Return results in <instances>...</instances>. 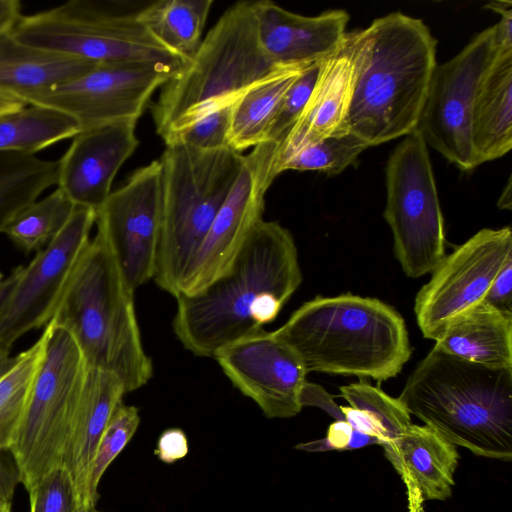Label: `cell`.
Returning <instances> with one entry per match:
<instances>
[{
  "label": "cell",
  "instance_id": "obj_1",
  "mask_svg": "<svg viewBox=\"0 0 512 512\" xmlns=\"http://www.w3.org/2000/svg\"><path fill=\"white\" fill-rule=\"evenodd\" d=\"M301 282L292 234L262 219L223 274L200 292L175 298L173 331L186 350L213 357L273 322Z\"/></svg>",
  "mask_w": 512,
  "mask_h": 512
},
{
  "label": "cell",
  "instance_id": "obj_2",
  "mask_svg": "<svg viewBox=\"0 0 512 512\" xmlns=\"http://www.w3.org/2000/svg\"><path fill=\"white\" fill-rule=\"evenodd\" d=\"M356 76L348 132L369 147L417 129L437 41L420 19L394 12L352 32Z\"/></svg>",
  "mask_w": 512,
  "mask_h": 512
},
{
  "label": "cell",
  "instance_id": "obj_3",
  "mask_svg": "<svg viewBox=\"0 0 512 512\" xmlns=\"http://www.w3.org/2000/svg\"><path fill=\"white\" fill-rule=\"evenodd\" d=\"M272 332L307 373L386 381L402 371L412 354L403 317L379 299L351 293L317 296Z\"/></svg>",
  "mask_w": 512,
  "mask_h": 512
},
{
  "label": "cell",
  "instance_id": "obj_4",
  "mask_svg": "<svg viewBox=\"0 0 512 512\" xmlns=\"http://www.w3.org/2000/svg\"><path fill=\"white\" fill-rule=\"evenodd\" d=\"M398 399L451 444L512 460V368L483 366L433 348Z\"/></svg>",
  "mask_w": 512,
  "mask_h": 512
},
{
  "label": "cell",
  "instance_id": "obj_5",
  "mask_svg": "<svg viewBox=\"0 0 512 512\" xmlns=\"http://www.w3.org/2000/svg\"><path fill=\"white\" fill-rule=\"evenodd\" d=\"M134 292L96 233L50 320L72 336L88 368L115 374L127 393L143 387L153 376L136 318Z\"/></svg>",
  "mask_w": 512,
  "mask_h": 512
},
{
  "label": "cell",
  "instance_id": "obj_6",
  "mask_svg": "<svg viewBox=\"0 0 512 512\" xmlns=\"http://www.w3.org/2000/svg\"><path fill=\"white\" fill-rule=\"evenodd\" d=\"M263 51L253 2L228 8L162 87L152 114L163 139L235 101L277 67Z\"/></svg>",
  "mask_w": 512,
  "mask_h": 512
},
{
  "label": "cell",
  "instance_id": "obj_7",
  "mask_svg": "<svg viewBox=\"0 0 512 512\" xmlns=\"http://www.w3.org/2000/svg\"><path fill=\"white\" fill-rule=\"evenodd\" d=\"M225 147L167 144L161 166V223L153 280L176 297L180 279L205 239L244 163Z\"/></svg>",
  "mask_w": 512,
  "mask_h": 512
},
{
  "label": "cell",
  "instance_id": "obj_8",
  "mask_svg": "<svg viewBox=\"0 0 512 512\" xmlns=\"http://www.w3.org/2000/svg\"><path fill=\"white\" fill-rule=\"evenodd\" d=\"M128 2L71 0L21 16L11 35L20 43L94 63H158L182 68L188 61L160 43Z\"/></svg>",
  "mask_w": 512,
  "mask_h": 512
},
{
  "label": "cell",
  "instance_id": "obj_9",
  "mask_svg": "<svg viewBox=\"0 0 512 512\" xmlns=\"http://www.w3.org/2000/svg\"><path fill=\"white\" fill-rule=\"evenodd\" d=\"M44 328V358L9 447L28 492L62 465L88 371L69 333L50 322Z\"/></svg>",
  "mask_w": 512,
  "mask_h": 512
},
{
  "label": "cell",
  "instance_id": "obj_10",
  "mask_svg": "<svg viewBox=\"0 0 512 512\" xmlns=\"http://www.w3.org/2000/svg\"><path fill=\"white\" fill-rule=\"evenodd\" d=\"M386 190L383 216L402 270L410 278L432 273L445 256L444 221L427 144L418 130L392 151Z\"/></svg>",
  "mask_w": 512,
  "mask_h": 512
},
{
  "label": "cell",
  "instance_id": "obj_11",
  "mask_svg": "<svg viewBox=\"0 0 512 512\" xmlns=\"http://www.w3.org/2000/svg\"><path fill=\"white\" fill-rule=\"evenodd\" d=\"M512 258V230L484 228L457 246L432 272L414 305L422 335L436 340L455 320L480 305Z\"/></svg>",
  "mask_w": 512,
  "mask_h": 512
},
{
  "label": "cell",
  "instance_id": "obj_12",
  "mask_svg": "<svg viewBox=\"0 0 512 512\" xmlns=\"http://www.w3.org/2000/svg\"><path fill=\"white\" fill-rule=\"evenodd\" d=\"M495 52L491 26L450 60L437 64L416 129L426 144L461 170L478 166L471 137L472 108Z\"/></svg>",
  "mask_w": 512,
  "mask_h": 512
},
{
  "label": "cell",
  "instance_id": "obj_13",
  "mask_svg": "<svg viewBox=\"0 0 512 512\" xmlns=\"http://www.w3.org/2000/svg\"><path fill=\"white\" fill-rule=\"evenodd\" d=\"M180 69L158 63H100L73 80L30 96L26 103L66 113L81 130L137 122L153 93Z\"/></svg>",
  "mask_w": 512,
  "mask_h": 512
},
{
  "label": "cell",
  "instance_id": "obj_14",
  "mask_svg": "<svg viewBox=\"0 0 512 512\" xmlns=\"http://www.w3.org/2000/svg\"><path fill=\"white\" fill-rule=\"evenodd\" d=\"M278 148L277 143L265 141L244 156L230 193L180 279L177 296L194 295L223 274L263 219L265 194L276 178Z\"/></svg>",
  "mask_w": 512,
  "mask_h": 512
},
{
  "label": "cell",
  "instance_id": "obj_15",
  "mask_svg": "<svg viewBox=\"0 0 512 512\" xmlns=\"http://www.w3.org/2000/svg\"><path fill=\"white\" fill-rule=\"evenodd\" d=\"M95 223L132 290L153 279L161 223L159 160L138 168L111 191Z\"/></svg>",
  "mask_w": 512,
  "mask_h": 512
},
{
  "label": "cell",
  "instance_id": "obj_16",
  "mask_svg": "<svg viewBox=\"0 0 512 512\" xmlns=\"http://www.w3.org/2000/svg\"><path fill=\"white\" fill-rule=\"evenodd\" d=\"M95 221L93 209L75 206L61 232L24 266L0 320V346L11 348L22 335L50 322Z\"/></svg>",
  "mask_w": 512,
  "mask_h": 512
},
{
  "label": "cell",
  "instance_id": "obj_17",
  "mask_svg": "<svg viewBox=\"0 0 512 512\" xmlns=\"http://www.w3.org/2000/svg\"><path fill=\"white\" fill-rule=\"evenodd\" d=\"M223 373L268 418H289L301 409L307 371L273 332L261 329L219 349L213 356Z\"/></svg>",
  "mask_w": 512,
  "mask_h": 512
},
{
  "label": "cell",
  "instance_id": "obj_18",
  "mask_svg": "<svg viewBox=\"0 0 512 512\" xmlns=\"http://www.w3.org/2000/svg\"><path fill=\"white\" fill-rule=\"evenodd\" d=\"M137 122L121 121L81 130L58 160L59 188L75 206L93 209L104 204L118 170L139 140Z\"/></svg>",
  "mask_w": 512,
  "mask_h": 512
},
{
  "label": "cell",
  "instance_id": "obj_19",
  "mask_svg": "<svg viewBox=\"0 0 512 512\" xmlns=\"http://www.w3.org/2000/svg\"><path fill=\"white\" fill-rule=\"evenodd\" d=\"M260 45L276 65L310 64L334 53L343 43L349 15L331 10L303 16L265 0L253 2Z\"/></svg>",
  "mask_w": 512,
  "mask_h": 512
},
{
  "label": "cell",
  "instance_id": "obj_20",
  "mask_svg": "<svg viewBox=\"0 0 512 512\" xmlns=\"http://www.w3.org/2000/svg\"><path fill=\"white\" fill-rule=\"evenodd\" d=\"M356 76L352 32L342 45L319 63L310 97L297 122L278 148L276 164L296 148L349 133L346 122Z\"/></svg>",
  "mask_w": 512,
  "mask_h": 512
},
{
  "label": "cell",
  "instance_id": "obj_21",
  "mask_svg": "<svg viewBox=\"0 0 512 512\" xmlns=\"http://www.w3.org/2000/svg\"><path fill=\"white\" fill-rule=\"evenodd\" d=\"M383 448L406 487L408 512H424L426 501L451 496L459 453L434 429L411 424Z\"/></svg>",
  "mask_w": 512,
  "mask_h": 512
},
{
  "label": "cell",
  "instance_id": "obj_22",
  "mask_svg": "<svg viewBox=\"0 0 512 512\" xmlns=\"http://www.w3.org/2000/svg\"><path fill=\"white\" fill-rule=\"evenodd\" d=\"M126 393L115 374L88 368L62 459L75 484L80 510L96 507L88 491L92 462L100 438Z\"/></svg>",
  "mask_w": 512,
  "mask_h": 512
},
{
  "label": "cell",
  "instance_id": "obj_23",
  "mask_svg": "<svg viewBox=\"0 0 512 512\" xmlns=\"http://www.w3.org/2000/svg\"><path fill=\"white\" fill-rule=\"evenodd\" d=\"M471 137L477 164L498 159L512 148V52L497 53L475 95Z\"/></svg>",
  "mask_w": 512,
  "mask_h": 512
},
{
  "label": "cell",
  "instance_id": "obj_24",
  "mask_svg": "<svg viewBox=\"0 0 512 512\" xmlns=\"http://www.w3.org/2000/svg\"><path fill=\"white\" fill-rule=\"evenodd\" d=\"M97 64L20 43L10 31L0 35V92L25 103L30 96L73 80Z\"/></svg>",
  "mask_w": 512,
  "mask_h": 512
},
{
  "label": "cell",
  "instance_id": "obj_25",
  "mask_svg": "<svg viewBox=\"0 0 512 512\" xmlns=\"http://www.w3.org/2000/svg\"><path fill=\"white\" fill-rule=\"evenodd\" d=\"M435 349L492 368H512V313L485 303L451 323Z\"/></svg>",
  "mask_w": 512,
  "mask_h": 512
},
{
  "label": "cell",
  "instance_id": "obj_26",
  "mask_svg": "<svg viewBox=\"0 0 512 512\" xmlns=\"http://www.w3.org/2000/svg\"><path fill=\"white\" fill-rule=\"evenodd\" d=\"M311 64L279 66L235 101L231 114L229 147L242 153L265 142L267 129L284 94Z\"/></svg>",
  "mask_w": 512,
  "mask_h": 512
},
{
  "label": "cell",
  "instance_id": "obj_27",
  "mask_svg": "<svg viewBox=\"0 0 512 512\" xmlns=\"http://www.w3.org/2000/svg\"><path fill=\"white\" fill-rule=\"evenodd\" d=\"M212 0H160L146 3L137 17L164 46L189 61L197 51Z\"/></svg>",
  "mask_w": 512,
  "mask_h": 512
},
{
  "label": "cell",
  "instance_id": "obj_28",
  "mask_svg": "<svg viewBox=\"0 0 512 512\" xmlns=\"http://www.w3.org/2000/svg\"><path fill=\"white\" fill-rule=\"evenodd\" d=\"M80 131V124L72 116L28 104L0 115V152L34 155Z\"/></svg>",
  "mask_w": 512,
  "mask_h": 512
},
{
  "label": "cell",
  "instance_id": "obj_29",
  "mask_svg": "<svg viewBox=\"0 0 512 512\" xmlns=\"http://www.w3.org/2000/svg\"><path fill=\"white\" fill-rule=\"evenodd\" d=\"M58 160L0 152V233L46 189L57 185Z\"/></svg>",
  "mask_w": 512,
  "mask_h": 512
},
{
  "label": "cell",
  "instance_id": "obj_30",
  "mask_svg": "<svg viewBox=\"0 0 512 512\" xmlns=\"http://www.w3.org/2000/svg\"><path fill=\"white\" fill-rule=\"evenodd\" d=\"M46 336L12 355L0 346V449H9L44 358Z\"/></svg>",
  "mask_w": 512,
  "mask_h": 512
},
{
  "label": "cell",
  "instance_id": "obj_31",
  "mask_svg": "<svg viewBox=\"0 0 512 512\" xmlns=\"http://www.w3.org/2000/svg\"><path fill=\"white\" fill-rule=\"evenodd\" d=\"M74 208L72 201L57 188L24 208L4 233L23 251L38 252L61 232Z\"/></svg>",
  "mask_w": 512,
  "mask_h": 512
},
{
  "label": "cell",
  "instance_id": "obj_32",
  "mask_svg": "<svg viewBox=\"0 0 512 512\" xmlns=\"http://www.w3.org/2000/svg\"><path fill=\"white\" fill-rule=\"evenodd\" d=\"M367 148L369 145L365 141L350 132L330 136L290 152L276 164L274 174L277 177L286 170L339 174Z\"/></svg>",
  "mask_w": 512,
  "mask_h": 512
},
{
  "label": "cell",
  "instance_id": "obj_33",
  "mask_svg": "<svg viewBox=\"0 0 512 512\" xmlns=\"http://www.w3.org/2000/svg\"><path fill=\"white\" fill-rule=\"evenodd\" d=\"M340 392L350 407L366 412L380 426L386 438L383 445L393 442L412 424L410 413L401 401L379 387L362 380L341 386Z\"/></svg>",
  "mask_w": 512,
  "mask_h": 512
},
{
  "label": "cell",
  "instance_id": "obj_34",
  "mask_svg": "<svg viewBox=\"0 0 512 512\" xmlns=\"http://www.w3.org/2000/svg\"><path fill=\"white\" fill-rule=\"evenodd\" d=\"M140 424L139 410L121 402L113 412L101 438L92 462L89 477V498L96 506L98 485L106 469L124 449Z\"/></svg>",
  "mask_w": 512,
  "mask_h": 512
},
{
  "label": "cell",
  "instance_id": "obj_35",
  "mask_svg": "<svg viewBox=\"0 0 512 512\" xmlns=\"http://www.w3.org/2000/svg\"><path fill=\"white\" fill-rule=\"evenodd\" d=\"M319 63L309 65L286 91L267 129L265 141L275 142L280 146L286 139L310 97Z\"/></svg>",
  "mask_w": 512,
  "mask_h": 512
},
{
  "label": "cell",
  "instance_id": "obj_36",
  "mask_svg": "<svg viewBox=\"0 0 512 512\" xmlns=\"http://www.w3.org/2000/svg\"><path fill=\"white\" fill-rule=\"evenodd\" d=\"M30 512H79L75 484L69 471L57 466L30 491Z\"/></svg>",
  "mask_w": 512,
  "mask_h": 512
},
{
  "label": "cell",
  "instance_id": "obj_37",
  "mask_svg": "<svg viewBox=\"0 0 512 512\" xmlns=\"http://www.w3.org/2000/svg\"><path fill=\"white\" fill-rule=\"evenodd\" d=\"M233 105L220 108L171 134L164 140L165 144L178 143L200 150H217L229 147L228 140Z\"/></svg>",
  "mask_w": 512,
  "mask_h": 512
},
{
  "label": "cell",
  "instance_id": "obj_38",
  "mask_svg": "<svg viewBox=\"0 0 512 512\" xmlns=\"http://www.w3.org/2000/svg\"><path fill=\"white\" fill-rule=\"evenodd\" d=\"M512 258L499 271L483 303L506 313H512Z\"/></svg>",
  "mask_w": 512,
  "mask_h": 512
},
{
  "label": "cell",
  "instance_id": "obj_39",
  "mask_svg": "<svg viewBox=\"0 0 512 512\" xmlns=\"http://www.w3.org/2000/svg\"><path fill=\"white\" fill-rule=\"evenodd\" d=\"M189 452L188 439L180 428H169L160 435L154 454L164 463L171 464Z\"/></svg>",
  "mask_w": 512,
  "mask_h": 512
},
{
  "label": "cell",
  "instance_id": "obj_40",
  "mask_svg": "<svg viewBox=\"0 0 512 512\" xmlns=\"http://www.w3.org/2000/svg\"><path fill=\"white\" fill-rule=\"evenodd\" d=\"M487 7L501 15L500 21L493 25L496 52H512V3L510 1H493Z\"/></svg>",
  "mask_w": 512,
  "mask_h": 512
},
{
  "label": "cell",
  "instance_id": "obj_41",
  "mask_svg": "<svg viewBox=\"0 0 512 512\" xmlns=\"http://www.w3.org/2000/svg\"><path fill=\"white\" fill-rule=\"evenodd\" d=\"M301 405L321 408L336 421H345L341 406L336 404L334 397L315 383L306 382L301 394Z\"/></svg>",
  "mask_w": 512,
  "mask_h": 512
},
{
  "label": "cell",
  "instance_id": "obj_42",
  "mask_svg": "<svg viewBox=\"0 0 512 512\" xmlns=\"http://www.w3.org/2000/svg\"><path fill=\"white\" fill-rule=\"evenodd\" d=\"M18 483L20 472L12 453L0 449V500L11 504Z\"/></svg>",
  "mask_w": 512,
  "mask_h": 512
},
{
  "label": "cell",
  "instance_id": "obj_43",
  "mask_svg": "<svg viewBox=\"0 0 512 512\" xmlns=\"http://www.w3.org/2000/svg\"><path fill=\"white\" fill-rule=\"evenodd\" d=\"M341 410L345 421L354 430L377 438L380 441V445L386 442L382 429L369 414L352 407L341 406Z\"/></svg>",
  "mask_w": 512,
  "mask_h": 512
},
{
  "label": "cell",
  "instance_id": "obj_44",
  "mask_svg": "<svg viewBox=\"0 0 512 512\" xmlns=\"http://www.w3.org/2000/svg\"><path fill=\"white\" fill-rule=\"evenodd\" d=\"M21 16L19 1L0 0V35L11 31Z\"/></svg>",
  "mask_w": 512,
  "mask_h": 512
},
{
  "label": "cell",
  "instance_id": "obj_45",
  "mask_svg": "<svg viewBox=\"0 0 512 512\" xmlns=\"http://www.w3.org/2000/svg\"><path fill=\"white\" fill-rule=\"evenodd\" d=\"M24 266L14 268L8 276L0 272V320L21 277Z\"/></svg>",
  "mask_w": 512,
  "mask_h": 512
},
{
  "label": "cell",
  "instance_id": "obj_46",
  "mask_svg": "<svg viewBox=\"0 0 512 512\" xmlns=\"http://www.w3.org/2000/svg\"><path fill=\"white\" fill-rule=\"evenodd\" d=\"M26 105L28 104L18 98L0 92V115L20 109Z\"/></svg>",
  "mask_w": 512,
  "mask_h": 512
},
{
  "label": "cell",
  "instance_id": "obj_47",
  "mask_svg": "<svg viewBox=\"0 0 512 512\" xmlns=\"http://www.w3.org/2000/svg\"><path fill=\"white\" fill-rule=\"evenodd\" d=\"M512 197H511V179L509 178L507 185L505 186L504 190L502 191L499 200L497 202V206L500 209H507L511 210L512 207Z\"/></svg>",
  "mask_w": 512,
  "mask_h": 512
},
{
  "label": "cell",
  "instance_id": "obj_48",
  "mask_svg": "<svg viewBox=\"0 0 512 512\" xmlns=\"http://www.w3.org/2000/svg\"><path fill=\"white\" fill-rule=\"evenodd\" d=\"M0 512H11V504L0 500Z\"/></svg>",
  "mask_w": 512,
  "mask_h": 512
},
{
  "label": "cell",
  "instance_id": "obj_49",
  "mask_svg": "<svg viewBox=\"0 0 512 512\" xmlns=\"http://www.w3.org/2000/svg\"><path fill=\"white\" fill-rule=\"evenodd\" d=\"M79 512H99L96 507H90L87 509L80 510Z\"/></svg>",
  "mask_w": 512,
  "mask_h": 512
}]
</instances>
